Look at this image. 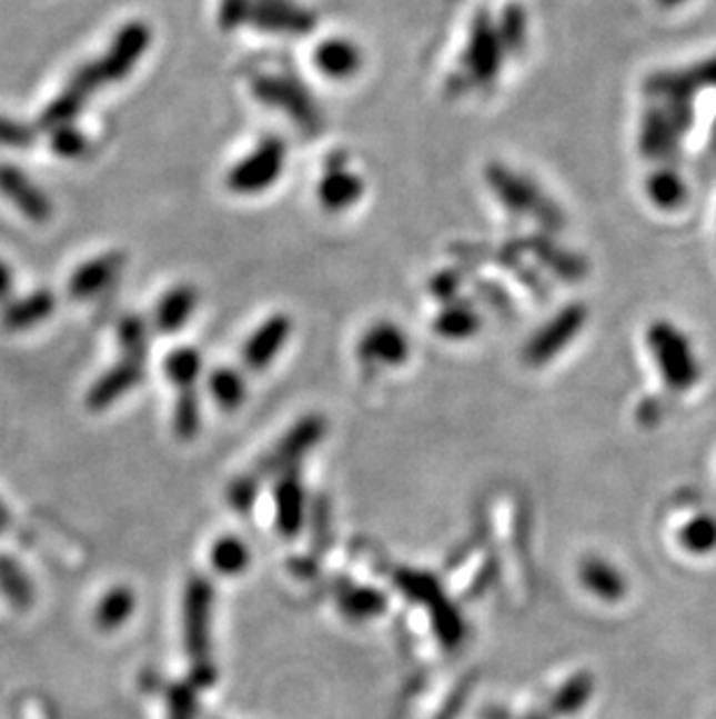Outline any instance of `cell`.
Listing matches in <instances>:
<instances>
[{
	"mask_svg": "<svg viewBox=\"0 0 716 719\" xmlns=\"http://www.w3.org/2000/svg\"><path fill=\"white\" fill-rule=\"evenodd\" d=\"M312 61H314V68L319 70V76L335 82H344L359 76V70L363 66V54L352 40L329 38L314 47Z\"/></svg>",
	"mask_w": 716,
	"mask_h": 719,
	"instance_id": "obj_16",
	"label": "cell"
},
{
	"mask_svg": "<svg viewBox=\"0 0 716 719\" xmlns=\"http://www.w3.org/2000/svg\"><path fill=\"white\" fill-rule=\"evenodd\" d=\"M195 687L175 685L168 691V719H193L195 717Z\"/></svg>",
	"mask_w": 716,
	"mask_h": 719,
	"instance_id": "obj_39",
	"label": "cell"
},
{
	"mask_svg": "<svg viewBox=\"0 0 716 719\" xmlns=\"http://www.w3.org/2000/svg\"><path fill=\"white\" fill-rule=\"evenodd\" d=\"M127 268V254L108 252L101 257H93L91 261L82 263L68 282V293L72 301H89L95 299L98 293L105 291Z\"/></svg>",
	"mask_w": 716,
	"mask_h": 719,
	"instance_id": "obj_12",
	"label": "cell"
},
{
	"mask_svg": "<svg viewBox=\"0 0 716 719\" xmlns=\"http://www.w3.org/2000/svg\"><path fill=\"white\" fill-rule=\"evenodd\" d=\"M33 140H36V131L31 127H23V123L10 117H0V144L27 150L29 144H33Z\"/></svg>",
	"mask_w": 716,
	"mask_h": 719,
	"instance_id": "obj_40",
	"label": "cell"
},
{
	"mask_svg": "<svg viewBox=\"0 0 716 719\" xmlns=\"http://www.w3.org/2000/svg\"><path fill=\"white\" fill-rule=\"evenodd\" d=\"M588 319V310L579 303L565 306L542 327L524 347V361L528 366H542L556 359L567 344H571Z\"/></svg>",
	"mask_w": 716,
	"mask_h": 719,
	"instance_id": "obj_5",
	"label": "cell"
},
{
	"mask_svg": "<svg viewBox=\"0 0 716 719\" xmlns=\"http://www.w3.org/2000/svg\"><path fill=\"white\" fill-rule=\"evenodd\" d=\"M458 289H461V278L452 270L437 272V276L431 280V293L435 296V299L444 301V306L456 301Z\"/></svg>",
	"mask_w": 716,
	"mask_h": 719,
	"instance_id": "obj_42",
	"label": "cell"
},
{
	"mask_svg": "<svg viewBox=\"0 0 716 719\" xmlns=\"http://www.w3.org/2000/svg\"><path fill=\"white\" fill-rule=\"evenodd\" d=\"M649 201L660 210H675L686 198V182L675 170H656L647 180Z\"/></svg>",
	"mask_w": 716,
	"mask_h": 719,
	"instance_id": "obj_26",
	"label": "cell"
},
{
	"mask_svg": "<svg viewBox=\"0 0 716 719\" xmlns=\"http://www.w3.org/2000/svg\"><path fill=\"white\" fill-rule=\"evenodd\" d=\"M399 587L407 593L410 599L418 603H428L433 622L437 629L440 640L447 645V648H454V645L461 642L463 638V619L456 612V608L442 597V591L433 578L426 573H412V570H401L396 578Z\"/></svg>",
	"mask_w": 716,
	"mask_h": 719,
	"instance_id": "obj_6",
	"label": "cell"
},
{
	"mask_svg": "<svg viewBox=\"0 0 716 719\" xmlns=\"http://www.w3.org/2000/svg\"><path fill=\"white\" fill-rule=\"evenodd\" d=\"M579 578L588 591H594L603 601H619L626 593L624 576L603 559H586L582 563Z\"/></svg>",
	"mask_w": 716,
	"mask_h": 719,
	"instance_id": "obj_21",
	"label": "cell"
},
{
	"mask_svg": "<svg viewBox=\"0 0 716 719\" xmlns=\"http://www.w3.org/2000/svg\"><path fill=\"white\" fill-rule=\"evenodd\" d=\"M326 433V421L310 415L305 419H301L299 425H295L286 438L280 442V448L270 455L265 470H280L284 466H291L293 461H299L303 455H307L314 445L324 438Z\"/></svg>",
	"mask_w": 716,
	"mask_h": 719,
	"instance_id": "obj_18",
	"label": "cell"
},
{
	"mask_svg": "<svg viewBox=\"0 0 716 719\" xmlns=\"http://www.w3.org/2000/svg\"><path fill=\"white\" fill-rule=\"evenodd\" d=\"M344 612L354 619H367V617H375L384 610L386 599L382 597L380 591L375 589H352L347 593H342L340 599Z\"/></svg>",
	"mask_w": 716,
	"mask_h": 719,
	"instance_id": "obj_36",
	"label": "cell"
},
{
	"mask_svg": "<svg viewBox=\"0 0 716 719\" xmlns=\"http://www.w3.org/2000/svg\"><path fill=\"white\" fill-rule=\"evenodd\" d=\"M591 678L588 676H577L571 682H567L554 699V710L558 715H573L575 710H579L586 699L591 697Z\"/></svg>",
	"mask_w": 716,
	"mask_h": 719,
	"instance_id": "obj_37",
	"label": "cell"
},
{
	"mask_svg": "<svg viewBox=\"0 0 716 719\" xmlns=\"http://www.w3.org/2000/svg\"><path fill=\"white\" fill-rule=\"evenodd\" d=\"M244 378L235 368H216L210 376V391L221 410H235L244 401Z\"/></svg>",
	"mask_w": 716,
	"mask_h": 719,
	"instance_id": "obj_29",
	"label": "cell"
},
{
	"mask_svg": "<svg viewBox=\"0 0 716 719\" xmlns=\"http://www.w3.org/2000/svg\"><path fill=\"white\" fill-rule=\"evenodd\" d=\"M356 354L367 363L401 366L410 357V340L405 331L399 324H393V321H377L359 340Z\"/></svg>",
	"mask_w": 716,
	"mask_h": 719,
	"instance_id": "obj_14",
	"label": "cell"
},
{
	"mask_svg": "<svg viewBox=\"0 0 716 719\" xmlns=\"http://www.w3.org/2000/svg\"><path fill=\"white\" fill-rule=\"evenodd\" d=\"M8 525H10V512L3 503H0V531L8 529Z\"/></svg>",
	"mask_w": 716,
	"mask_h": 719,
	"instance_id": "obj_46",
	"label": "cell"
},
{
	"mask_svg": "<svg viewBox=\"0 0 716 719\" xmlns=\"http://www.w3.org/2000/svg\"><path fill=\"white\" fill-rule=\"evenodd\" d=\"M195 306H199V291L189 284L172 287L157 306V314H154L157 331L163 336L178 333L193 317Z\"/></svg>",
	"mask_w": 716,
	"mask_h": 719,
	"instance_id": "obj_19",
	"label": "cell"
},
{
	"mask_svg": "<svg viewBox=\"0 0 716 719\" xmlns=\"http://www.w3.org/2000/svg\"><path fill=\"white\" fill-rule=\"evenodd\" d=\"M679 542L688 552L707 555L716 550V517L714 515H698L682 529Z\"/></svg>",
	"mask_w": 716,
	"mask_h": 719,
	"instance_id": "obj_30",
	"label": "cell"
},
{
	"mask_svg": "<svg viewBox=\"0 0 716 719\" xmlns=\"http://www.w3.org/2000/svg\"><path fill=\"white\" fill-rule=\"evenodd\" d=\"M252 0H221L219 23L221 29H238L240 23L250 21Z\"/></svg>",
	"mask_w": 716,
	"mask_h": 719,
	"instance_id": "obj_41",
	"label": "cell"
},
{
	"mask_svg": "<svg viewBox=\"0 0 716 719\" xmlns=\"http://www.w3.org/2000/svg\"><path fill=\"white\" fill-rule=\"evenodd\" d=\"M210 622L212 587L203 578H191L184 593V640L193 661V687H210L214 682V666L210 661Z\"/></svg>",
	"mask_w": 716,
	"mask_h": 719,
	"instance_id": "obj_1",
	"label": "cell"
},
{
	"mask_svg": "<svg viewBox=\"0 0 716 719\" xmlns=\"http://www.w3.org/2000/svg\"><path fill=\"white\" fill-rule=\"evenodd\" d=\"M0 587L6 589V597L17 606L27 608L33 601V585L27 573L8 557H0Z\"/></svg>",
	"mask_w": 716,
	"mask_h": 719,
	"instance_id": "obj_31",
	"label": "cell"
},
{
	"mask_svg": "<svg viewBox=\"0 0 716 719\" xmlns=\"http://www.w3.org/2000/svg\"><path fill=\"white\" fill-rule=\"evenodd\" d=\"M496 29H498V36H501L503 47L507 49V52H512V54L522 52L526 44V36H528V19L522 8H516V6L505 8L503 19H501V23H496Z\"/></svg>",
	"mask_w": 716,
	"mask_h": 719,
	"instance_id": "obj_35",
	"label": "cell"
},
{
	"mask_svg": "<svg viewBox=\"0 0 716 719\" xmlns=\"http://www.w3.org/2000/svg\"><path fill=\"white\" fill-rule=\"evenodd\" d=\"M503 57H505V47L498 36L496 23H493L486 14H480L473 23L471 38H467V49L463 57L465 76L475 84H491L498 78Z\"/></svg>",
	"mask_w": 716,
	"mask_h": 719,
	"instance_id": "obj_8",
	"label": "cell"
},
{
	"mask_svg": "<svg viewBox=\"0 0 716 719\" xmlns=\"http://www.w3.org/2000/svg\"><path fill=\"white\" fill-rule=\"evenodd\" d=\"M135 593L129 587H112L95 606V627L101 631H114L121 625H127L135 610Z\"/></svg>",
	"mask_w": 716,
	"mask_h": 719,
	"instance_id": "obj_24",
	"label": "cell"
},
{
	"mask_svg": "<svg viewBox=\"0 0 716 719\" xmlns=\"http://www.w3.org/2000/svg\"><path fill=\"white\" fill-rule=\"evenodd\" d=\"M278 499V527L284 536H295L303 527L305 493L295 476H286L275 491Z\"/></svg>",
	"mask_w": 716,
	"mask_h": 719,
	"instance_id": "obj_22",
	"label": "cell"
},
{
	"mask_svg": "<svg viewBox=\"0 0 716 719\" xmlns=\"http://www.w3.org/2000/svg\"><path fill=\"white\" fill-rule=\"evenodd\" d=\"M254 93L261 103L273 106L280 112H286L293 121H299L301 127H307V131H314L319 127V112L305 87L295 84L286 78L263 76L254 80Z\"/></svg>",
	"mask_w": 716,
	"mask_h": 719,
	"instance_id": "obj_9",
	"label": "cell"
},
{
	"mask_svg": "<svg viewBox=\"0 0 716 719\" xmlns=\"http://www.w3.org/2000/svg\"><path fill=\"white\" fill-rule=\"evenodd\" d=\"M165 378L182 389H193L203 373V357L195 347H178L163 359Z\"/></svg>",
	"mask_w": 716,
	"mask_h": 719,
	"instance_id": "obj_25",
	"label": "cell"
},
{
	"mask_svg": "<svg viewBox=\"0 0 716 719\" xmlns=\"http://www.w3.org/2000/svg\"><path fill=\"white\" fill-rule=\"evenodd\" d=\"M14 291V272L6 259H0V306H8L12 301Z\"/></svg>",
	"mask_w": 716,
	"mask_h": 719,
	"instance_id": "obj_44",
	"label": "cell"
},
{
	"mask_svg": "<svg viewBox=\"0 0 716 719\" xmlns=\"http://www.w3.org/2000/svg\"><path fill=\"white\" fill-rule=\"evenodd\" d=\"M0 196L23 214L29 217L33 224H47L54 214V206L49 201L44 189H40L27 172L17 166L0 163Z\"/></svg>",
	"mask_w": 716,
	"mask_h": 719,
	"instance_id": "obj_10",
	"label": "cell"
},
{
	"mask_svg": "<svg viewBox=\"0 0 716 719\" xmlns=\"http://www.w3.org/2000/svg\"><path fill=\"white\" fill-rule=\"evenodd\" d=\"M144 378V361L123 357L117 366H112L108 373H103L93 382L87 393V406L93 412L108 410L114 401L123 399L133 387H138Z\"/></svg>",
	"mask_w": 716,
	"mask_h": 719,
	"instance_id": "obj_15",
	"label": "cell"
},
{
	"mask_svg": "<svg viewBox=\"0 0 716 719\" xmlns=\"http://www.w3.org/2000/svg\"><path fill=\"white\" fill-rule=\"evenodd\" d=\"M87 147H89L87 136L72 127V123L52 131V150H54V154H59L63 159L82 157L87 152Z\"/></svg>",
	"mask_w": 716,
	"mask_h": 719,
	"instance_id": "obj_38",
	"label": "cell"
},
{
	"mask_svg": "<svg viewBox=\"0 0 716 719\" xmlns=\"http://www.w3.org/2000/svg\"><path fill=\"white\" fill-rule=\"evenodd\" d=\"M54 293L49 289H38L29 296H23V299L10 301L6 312H3V327L8 331H23V329H31L40 321L49 319V314L54 312Z\"/></svg>",
	"mask_w": 716,
	"mask_h": 719,
	"instance_id": "obj_20",
	"label": "cell"
},
{
	"mask_svg": "<svg viewBox=\"0 0 716 719\" xmlns=\"http://www.w3.org/2000/svg\"><path fill=\"white\" fill-rule=\"evenodd\" d=\"M286 168V144L268 136L263 138L254 150L242 157L229 172L226 184L233 193L240 196H256L273 187Z\"/></svg>",
	"mask_w": 716,
	"mask_h": 719,
	"instance_id": "obj_4",
	"label": "cell"
},
{
	"mask_svg": "<svg viewBox=\"0 0 716 719\" xmlns=\"http://www.w3.org/2000/svg\"><path fill=\"white\" fill-rule=\"evenodd\" d=\"M84 106H87V98L65 84V89L54 98V101L42 110L40 127L47 131H57L61 127H68V123H72V119H75L84 110Z\"/></svg>",
	"mask_w": 716,
	"mask_h": 719,
	"instance_id": "obj_27",
	"label": "cell"
},
{
	"mask_svg": "<svg viewBox=\"0 0 716 719\" xmlns=\"http://www.w3.org/2000/svg\"><path fill=\"white\" fill-rule=\"evenodd\" d=\"M152 42V29L147 27L144 21H129L114 33L108 52L95 59L98 68H101L103 80L110 82H121L127 80L133 68L140 63L147 49H150Z\"/></svg>",
	"mask_w": 716,
	"mask_h": 719,
	"instance_id": "obj_7",
	"label": "cell"
},
{
	"mask_svg": "<svg viewBox=\"0 0 716 719\" xmlns=\"http://www.w3.org/2000/svg\"><path fill=\"white\" fill-rule=\"evenodd\" d=\"M147 338H150V327L142 317H123L117 329V340L123 357L144 361L147 354Z\"/></svg>",
	"mask_w": 716,
	"mask_h": 719,
	"instance_id": "obj_33",
	"label": "cell"
},
{
	"mask_svg": "<svg viewBox=\"0 0 716 719\" xmlns=\"http://www.w3.org/2000/svg\"><path fill=\"white\" fill-rule=\"evenodd\" d=\"M677 138V129L675 123L670 121V117H665L663 112H652L645 123H642V136H639V147L642 152L647 157H663L665 152L670 150V140Z\"/></svg>",
	"mask_w": 716,
	"mask_h": 719,
	"instance_id": "obj_28",
	"label": "cell"
},
{
	"mask_svg": "<svg viewBox=\"0 0 716 719\" xmlns=\"http://www.w3.org/2000/svg\"><path fill=\"white\" fill-rule=\"evenodd\" d=\"M700 72H703L705 80H707L709 84H716V59H714V61H707V63H703Z\"/></svg>",
	"mask_w": 716,
	"mask_h": 719,
	"instance_id": "obj_45",
	"label": "cell"
},
{
	"mask_svg": "<svg viewBox=\"0 0 716 719\" xmlns=\"http://www.w3.org/2000/svg\"><path fill=\"white\" fill-rule=\"evenodd\" d=\"M365 191L363 178L344 166H329L326 176L316 184V198L329 212L354 208Z\"/></svg>",
	"mask_w": 716,
	"mask_h": 719,
	"instance_id": "obj_17",
	"label": "cell"
},
{
	"mask_svg": "<svg viewBox=\"0 0 716 719\" xmlns=\"http://www.w3.org/2000/svg\"><path fill=\"white\" fill-rule=\"evenodd\" d=\"M231 503L238 508V510H250L252 503H254V496H256V485L252 480H238L231 491Z\"/></svg>",
	"mask_w": 716,
	"mask_h": 719,
	"instance_id": "obj_43",
	"label": "cell"
},
{
	"mask_svg": "<svg viewBox=\"0 0 716 719\" xmlns=\"http://www.w3.org/2000/svg\"><path fill=\"white\" fill-rule=\"evenodd\" d=\"M212 563L224 576H238L250 563V550L244 548V542L235 536L221 538L212 548Z\"/></svg>",
	"mask_w": 716,
	"mask_h": 719,
	"instance_id": "obj_32",
	"label": "cell"
},
{
	"mask_svg": "<svg viewBox=\"0 0 716 719\" xmlns=\"http://www.w3.org/2000/svg\"><path fill=\"white\" fill-rule=\"evenodd\" d=\"M293 331L291 317L289 314H273L268 317L263 324L250 336V340L242 347V361L246 368L263 370L278 359L282 347L289 342Z\"/></svg>",
	"mask_w": 716,
	"mask_h": 719,
	"instance_id": "obj_13",
	"label": "cell"
},
{
	"mask_svg": "<svg viewBox=\"0 0 716 719\" xmlns=\"http://www.w3.org/2000/svg\"><path fill=\"white\" fill-rule=\"evenodd\" d=\"M663 3L665 6H677V3H682V0H663Z\"/></svg>",
	"mask_w": 716,
	"mask_h": 719,
	"instance_id": "obj_47",
	"label": "cell"
},
{
	"mask_svg": "<svg viewBox=\"0 0 716 719\" xmlns=\"http://www.w3.org/2000/svg\"><path fill=\"white\" fill-rule=\"evenodd\" d=\"M172 425L180 438H193L201 429V401L199 393L193 389H182L175 403V415H172Z\"/></svg>",
	"mask_w": 716,
	"mask_h": 719,
	"instance_id": "obj_34",
	"label": "cell"
},
{
	"mask_svg": "<svg viewBox=\"0 0 716 719\" xmlns=\"http://www.w3.org/2000/svg\"><path fill=\"white\" fill-rule=\"evenodd\" d=\"M647 347L660 378L675 391H688L700 380V363L688 338L670 321L658 319L647 329Z\"/></svg>",
	"mask_w": 716,
	"mask_h": 719,
	"instance_id": "obj_2",
	"label": "cell"
},
{
	"mask_svg": "<svg viewBox=\"0 0 716 719\" xmlns=\"http://www.w3.org/2000/svg\"><path fill=\"white\" fill-rule=\"evenodd\" d=\"M433 327H435L437 336L447 338V340H467L480 331L482 319L471 303L452 301L440 310Z\"/></svg>",
	"mask_w": 716,
	"mask_h": 719,
	"instance_id": "obj_23",
	"label": "cell"
},
{
	"mask_svg": "<svg viewBox=\"0 0 716 719\" xmlns=\"http://www.w3.org/2000/svg\"><path fill=\"white\" fill-rule=\"evenodd\" d=\"M486 182L507 210L516 214H531L545 229L561 227V210L535 187V182L518 176L512 168H505L503 163H491L486 168Z\"/></svg>",
	"mask_w": 716,
	"mask_h": 719,
	"instance_id": "obj_3",
	"label": "cell"
},
{
	"mask_svg": "<svg viewBox=\"0 0 716 719\" xmlns=\"http://www.w3.org/2000/svg\"><path fill=\"white\" fill-rule=\"evenodd\" d=\"M254 29L268 33L303 36L312 31L314 17L293 0H252L250 21Z\"/></svg>",
	"mask_w": 716,
	"mask_h": 719,
	"instance_id": "obj_11",
	"label": "cell"
}]
</instances>
